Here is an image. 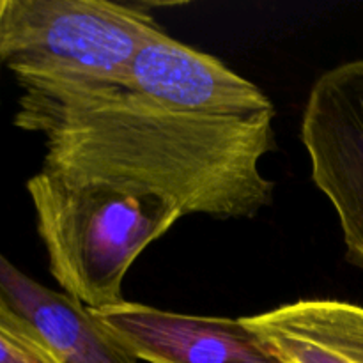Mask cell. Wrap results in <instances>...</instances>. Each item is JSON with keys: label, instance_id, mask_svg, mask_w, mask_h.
I'll return each instance as SVG.
<instances>
[{"label": "cell", "instance_id": "7a4b0ae2", "mask_svg": "<svg viewBox=\"0 0 363 363\" xmlns=\"http://www.w3.org/2000/svg\"><path fill=\"white\" fill-rule=\"evenodd\" d=\"M27 191L50 273L64 294L92 311L124 303L131 264L186 216L167 195L117 177L41 167Z\"/></svg>", "mask_w": 363, "mask_h": 363}, {"label": "cell", "instance_id": "8992f818", "mask_svg": "<svg viewBox=\"0 0 363 363\" xmlns=\"http://www.w3.org/2000/svg\"><path fill=\"white\" fill-rule=\"evenodd\" d=\"M123 85L170 108L201 116L275 113L272 99L254 82L163 30L152 34L138 48Z\"/></svg>", "mask_w": 363, "mask_h": 363}, {"label": "cell", "instance_id": "9c48e42d", "mask_svg": "<svg viewBox=\"0 0 363 363\" xmlns=\"http://www.w3.org/2000/svg\"><path fill=\"white\" fill-rule=\"evenodd\" d=\"M0 363H62L38 330L0 294Z\"/></svg>", "mask_w": 363, "mask_h": 363}, {"label": "cell", "instance_id": "6da1fadb", "mask_svg": "<svg viewBox=\"0 0 363 363\" xmlns=\"http://www.w3.org/2000/svg\"><path fill=\"white\" fill-rule=\"evenodd\" d=\"M18 84L14 124L45 135L43 167L138 183L176 201L184 215L252 218L272 204L261 160L275 147V113L201 116L112 82Z\"/></svg>", "mask_w": 363, "mask_h": 363}, {"label": "cell", "instance_id": "277c9868", "mask_svg": "<svg viewBox=\"0 0 363 363\" xmlns=\"http://www.w3.org/2000/svg\"><path fill=\"white\" fill-rule=\"evenodd\" d=\"M315 186L339 216L346 259L363 268V59L325 71L301 117Z\"/></svg>", "mask_w": 363, "mask_h": 363}, {"label": "cell", "instance_id": "3957f363", "mask_svg": "<svg viewBox=\"0 0 363 363\" xmlns=\"http://www.w3.org/2000/svg\"><path fill=\"white\" fill-rule=\"evenodd\" d=\"M162 28L137 7L105 0H6L0 59L16 80L124 84L135 53Z\"/></svg>", "mask_w": 363, "mask_h": 363}, {"label": "cell", "instance_id": "ba28073f", "mask_svg": "<svg viewBox=\"0 0 363 363\" xmlns=\"http://www.w3.org/2000/svg\"><path fill=\"white\" fill-rule=\"evenodd\" d=\"M0 294L38 330L62 363H138L101 328L85 305L38 284L2 254Z\"/></svg>", "mask_w": 363, "mask_h": 363}, {"label": "cell", "instance_id": "30bf717a", "mask_svg": "<svg viewBox=\"0 0 363 363\" xmlns=\"http://www.w3.org/2000/svg\"><path fill=\"white\" fill-rule=\"evenodd\" d=\"M4 9H6V0H0V28H2V18H4ZM0 66H2V59H0Z\"/></svg>", "mask_w": 363, "mask_h": 363}, {"label": "cell", "instance_id": "5b68a950", "mask_svg": "<svg viewBox=\"0 0 363 363\" xmlns=\"http://www.w3.org/2000/svg\"><path fill=\"white\" fill-rule=\"evenodd\" d=\"M128 353L149 363H286L243 319L176 314L124 301L92 311Z\"/></svg>", "mask_w": 363, "mask_h": 363}, {"label": "cell", "instance_id": "52a82bcc", "mask_svg": "<svg viewBox=\"0 0 363 363\" xmlns=\"http://www.w3.org/2000/svg\"><path fill=\"white\" fill-rule=\"evenodd\" d=\"M286 363H363V307L300 300L243 318Z\"/></svg>", "mask_w": 363, "mask_h": 363}]
</instances>
